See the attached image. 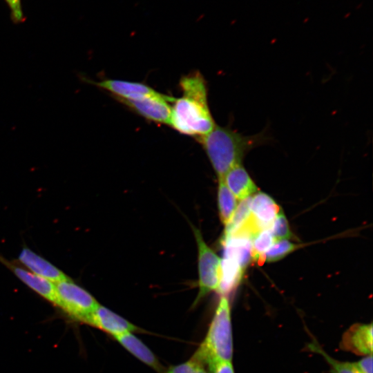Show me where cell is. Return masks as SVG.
Masks as SVG:
<instances>
[{
	"label": "cell",
	"mask_w": 373,
	"mask_h": 373,
	"mask_svg": "<svg viewBox=\"0 0 373 373\" xmlns=\"http://www.w3.org/2000/svg\"><path fill=\"white\" fill-rule=\"evenodd\" d=\"M297 245L286 239L276 240L265 254V262H275L294 251Z\"/></svg>",
	"instance_id": "cell-18"
},
{
	"label": "cell",
	"mask_w": 373,
	"mask_h": 373,
	"mask_svg": "<svg viewBox=\"0 0 373 373\" xmlns=\"http://www.w3.org/2000/svg\"><path fill=\"white\" fill-rule=\"evenodd\" d=\"M85 324L97 327L113 337L126 332L140 331V328L99 304Z\"/></svg>",
	"instance_id": "cell-8"
},
{
	"label": "cell",
	"mask_w": 373,
	"mask_h": 373,
	"mask_svg": "<svg viewBox=\"0 0 373 373\" xmlns=\"http://www.w3.org/2000/svg\"><path fill=\"white\" fill-rule=\"evenodd\" d=\"M0 262L12 271L30 289L45 300L55 305H56L55 283L32 273L27 269H23L17 263L8 260L2 256H0Z\"/></svg>",
	"instance_id": "cell-9"
},
{
	"label": "cell",
	"mask_w": 373,
	"mask_h": 373,
	"mask_svg": "<svg viewBox=\"0 0 373 373\" xmlns=\"http://www.w3.org/2000/svg\"><path fill=\"white\" fill-rule=\"evenodd\" d=\"M223 180L238 200L251 197L258 191V187L242 164H238L229 170L223 178Z\"/></svg>",
	"instance_id": "cell-13"
},
{
	"label": "cell",
	"mask_w": 373,
	"mask_h": 373,
	"mask_svg": "<svg viewBox=\"0 0 373 373\" xmlns=\"http://www.w3.org/2000/svg\"><path fill=\"white\" fill-rule=\"evenodd\" d=\"M163 373H209L207 370L198 362L191 359L189 361L173 365Z\"/></svg>",
	"instance_id": "cell-21"
},
{
	"label": "cell",
	"mask_w": 373,
	"mask_h": 373,
	"mask_svg": "<svg viewBox=\"0 0 373 373\" xmlns=\"http://www.w3.org/2000/svg\"><path fill=\"white\" fill-rule=\"evenodd\" d=\"M233 352L230 307L228 299L222 296L207 335L191 359L212 373L219 363L231 362Z\"/></svg>",
	"instance_id": "cell-2"
},
{
	"label": "cell",
	"mask_w": 373,
	"mask_h": 373,
	"mask_svg": "<svg viewBox=\"0 0 373 373\" xmlns=\"http://www.w3.org/2000/svg\"><path fill=\"white\" fill-rule=\"evenodd\" d=\"M131 354L155 370L163 373L164 368L152 351L132 332L114 337Z\"/></svg>",
	"instance_id": "cell-14"
},
{
	"label": "cell",
	"mask_w": 373,
	"mask_h": 373,
	"mask_svg": "<svg viewBox=\"0 0 373 373\" xmlns=\"http://www.w3.org/2000/svg\"><path fill=\"white\" fill-rule=\"evenodd\" d=\"M309 347H310L311 350L319 353L325 358L326 361L330 365L331 372L332 373H356L352 363L348 362H341L334 359L317 345L312 343L310 344Z\"/></svg>",
	"instance_id": "cell-19"
},
{
	"label": "cell",
	"mask_w": 373,
	"mask_h": 373,
	"mask_svg": "<svg viewBox=\"0 0 373 373\" xmlns=\"http://www.w3.org/2000/svg\"><path fill=\"white\" fill-rule=\"evenodd\" d=\"M174 99L172 97L160 93L137 100L117 101L148 120L169 125L171 113L169 102H173Z\"/></svg>",
	"instance_id": "cell-6"
},
{
	"label": "cell",
	"mask_w": 373,
	"mask_h": 373,
	"mask_svg": "<svg viewBox=\"0 0 373 373\" xmlns=\"http://www.w3.org/2000/svg\"><path fill=\"white\" fill-rule=\"evenodd\" d=\"M193 232L198 249L199 291L195 300L198 302L209 292L218 290L222 260L206 244L200 231L193 228Z\"/></svg>",
	"instance_id": "cell-5"
},
{
	"label": "cell",
	"mask_w": 373,
	"mask_h": 373,
	"mask_svg": "<svg viewBox=\"0 0 373 373\" xmlns=\"http://www.w3.org/2000/svg\"><path fill=\"white\" fill-rule=\"evenodd\" d=\"M90 82L98 88L108 91L117 100H137L160 93L148 85L140 82L113 79Z\"/></svg>",
	"instance_id": "cell-7"
},
{
	"label": "cell",
	"mask_w": 373,
	"mask_h": 373,
	"mask_svg": "<svg viewBox=\"0 0 373 373\" xmlns=\"http://www.w3.org/2000/svg\"><path fill=\"white\" fill-rule=\"evenodd\" d=\"M251 197H249L238 204L233 216L225 225L222 237H226L236 231L247 220L250 215V202Z\"/></svg>",
	"instance_id": "cell-17"
},
{
	"label": "cell",
	"mask_w": 373,
	"mask_h": 373,
	"mask_svg": "<svg viewBox=\"0 0 373 373\" xmlns=\"http://www.w3.org/2000/svg\"><path fill=\"white\" fill-rule=\"evenodd\" d=\"M19 262L32 273L57 283L69 279L62 271L28 247H23Z\"/></svg>",
	"instance_id": "cell-10"
},
{
	"label": "cell",
	"mask_w": 373,
	"mask_h": 373,
	"mask_svg": "<svg viewBox=\"0 0 373 373\" xmlns=\"http://www.w3.org/2000/svg\"><path fill=\"white\" fill-rule=\"evenodd\" d=\"M212 373H234L231 362H223L217 365Z\"/></svg>",
	"instance_id": "cell-24"
},
{
	"label": "cell",
	"mask_w": 373,
	"mask_h": 373,
	"mask_svg": "<svg viewBox=\"0 0 373 373\" xmlns=\"http://www.w3.org/2000/svg\"><path fill=\"white\" fill-rule=\"evenodd\" d=\"M341 347L358 355L367 356L372 352V325L355 324L343 336Z\"/></svg>",
	"instance_id": "cell-11"
},
{
	"label": "cell",
	"mask_w": 373,
	"mask_h": 373,
	"mask_svg": "<svg viewBox=\"0 0 373 373\" xmlns=\"http://www.w3.org/2000/svg\"><path fill=\"white\" fill-rule=\"evenodd\" d=\"M356 373H372V354L356 363H352Z\"/></svg>",
	"instance_id": "cell-22"
},
{
	"label": "cell",
	"mask_w": 373,
	"mask_h": 373,
	"mask_svg": "<svg viewBox=\"0 0 373 373\" xmlns=\"http://www.w3.org/2000/svg\"><path fill=\"white\" fill-rule=\"evenodd\" d=\"M173 102L169 125L179 133L200 137L216 126L207 97L183 94Z\"/></svg>",
	"instance_id": "cell-3"
},
{
	"label": "cell",
	"mask_w": 373,
	"mask_h": 373,
	"mask_svg": "<svg viewBox=\"0 0 373 373\" xmlns=\"http://www.w3.org/2000/svg\"><path fill=\"white\" fill-rule=\"evenodd\" d=\"M363 6V3H360L356 7V10H358L360 9L361 7Z\"/></svg>",
	"instance_id": "cell-25"
},
{
	"label": "cell",
	"mask_w": 373,
	"mask_h": 373,
	"mask_svg": "<svg viewBox=\"0 0 373 373\" xmlns=\"http://www.w3.org/2000/svg\"><path fill=\"white\" fill-rule=\"evenodd\" d=\"M280 209L274 200L263 192L258 191L251 198L250 216L260 230L271 229Z\"/></svg>",
	"instance_id": "cell-12"
},
{
	"label": "cell",
	"mask_w": 373,
	"mask_h": 373,
	"mask_svg": "<svg viewBox=\"0 0 373 373\" xmlns=\"http://www.w3.org/2000/svg\"><path fill=\"white\" fill-rule=\"evenodd\" d=\"M8 3L12 19L16 23H19L23 21V12L21 9V0H5Z\"/></svg>",
	"instance_id": "cell-23"
},
{
	"label": "cell",
	"mask_w": 373,
	"mask_h": 373,
	"mask_svg": "<svg viewBox=\"0 0 373 373\" xmlns=\"http://www.w3.org/2000/svg\"><path fill=\"white\" fill-rule=\"evenodd\" d=\"M308 20H309V18L307 17V18L305 19V20L303 21V22L305 23V22H307V21H308Z\"/></svg>",
	"instance_id": "cell-27"
},
{
	"label": "cell",
	"mask_w": 373,
	"mask_h": 373,
	"mask_svg": "<svg viewBox=\"0 0 373 373\" xmlns=\"http://www.w3.org/2000/svg\"><path fill=\"white\" fill-rule=\"evenodd\" d=\"M350 15H351V12H347L346 15H345L344 19H347Z\"/></svg>",
	"instance_id": "cell-26"
},
{
	"label": "cell",
	"mask_w": 373,
	"mask_h": 373,
	"mask_svg": "<svg viewBox=\"0 0 373 373\" xmlns=\"http://www.w3.org/2000/svg\"><path fill=\"white\" fill-rule=\"evenodd\" d=\"M55 284V305L72 320L86 323L99 305L95 298L70 278Z\"/></svg>",
	"instance_id": "cell-4"
},
{
	"label": "cell",
	"mask_w": 373,
	"mask_h": 373,
	"mask_svg": "<svg viewBox=\"0 0 373 373\" xmlns=\"http://www.w3.org/2000/svg\"><path fill=\"white\" fill-rule=\"evenodd\" d=\"M270 229L275 240H287L291 238L292 233L288 221L282 209L275 218Z\"/></svg>",
	"instance_id": "cell-20"
},
{
	"label": "cell",
	"mask_w": 373,
	"mask_h": 373,
	"mask_svg": "<svg viewBox=\"0 0 373 373\" xmlns=\"http://www.w3.org/2000/svg\"><path fill=\"white\" fill-rule=\"evenodd\" d=\"M219 216L224 224H227L238 206L237 199L227 186L223 179H219L218 189Z\"/></svg>",
	"instance_id": "cell-15"
},
{
	"label": "cell",
	"mask_w": 373,
	"mask_h": 373,
	"mask_svg": "<svg viewBox=\"0 0 373 373\" xmlns=\"http://www.w3.org/2000/svg\"><path fill=\"white\" fill-rule=\"evenodd\" d=\"M267 140L263 133L244 135L218 125L209 133L198 137L218 179H223L229 170L241 164L248 152Z\"/></svg>",
	"instance_id": "cell-1"
},
{
	"label": "cell",
	"mask_w": 373,
	"mask_h": 373,
	"mask_svg": "<svg viewBox=\"0 0 373 373\" xmlns=\"http://www.w3.org/2000/svg\"><path fill=\"white\" fill-rule=\"evenodd\" d=\"M270 229L259 231L251 240V258L262 265L265 262V254L275 241Z\"/></svg>",
	"instance_id": "cell-16"
}]
</instances>
